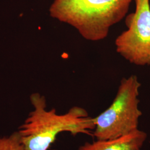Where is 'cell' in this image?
I'll return each instance as SVG.
<instances>
[{"mask_svg": "<svg viewBox=\"0 0 150 150\" xmlns=\"http://www.w3.org/2000/svg\"><path fill=\"white\" fill-rule=\"evenodd\" d=\"M30 100L33 110L18 131L26 150H48L57 135L63 132L73 136L92 135L95 120L85 108L74 106L67 112L59 115L54 108L46 110L45 97L40 94H32Z\"/></svg>", "mask_w": 150, "mask_h": 150, "instance_id": "6da1fadb", "label": "cell"}, {"mask_svg": "<svg viewBox=\"0 0 150 150\" xmlns=\"http://www.w3.org/2000/svg\"><path fill=\"white\" fill-rule=\"evenodd\" d=\"M133 0H54L50 16L74 27L87 41L107 38L111 27L124 19Z\"/></svg>", "mask_w": 150, "mask_h": 150, "instance_id": "7a4b0ae2", "label": "cell"}, {"mask_svg": "<svg viewBox=\"0 0 150 150\" xmlns=\"http://www.w3.org/2000/svg\"><path fill=\"white\" fill-rule=\"evenodd\" d=\"M140 87L136 75L121 80L111 105L94 118L93 136L97 140L117 138L139 129V120L142 115L139 108Z\"/></svg>", "mask_w": 150, "mask_h": 150, "instance_id": "3957f363", "label": "cell"}, {"mask_svg": "<svg viewBox=\"0 0 150 150\" xmlns=\"http://www.w3.org/2000/svg\"><path fill=\"white\" fill-rule=\"evenodd\" d=\"M136 9L126 16L127 30L115 40L116 52L137 66H150V0H134Z\"/></svg>", "mask_w": 150, "mask_h": 150, "instance_id": "277c9868", "label": "cell"}, {"mask_svg": "<svg viewBox=\"0 0 150 150\" xmlns=\"http://www.w3.org/2000/svg\"><path fill=\"white\" fill-rule=\"evenodd\" d=\"M147 134L139 129L129 134L112 139L86 142L77 150H140Z\"/></svg>", "mask_w": 150, "mask_h": 150, "instance_id": "5b68a950", "label": "cell"}, {"mask_svg": "<svg viewBox=\"0 0 150 150\" xmlns=\"http://www.w3.org/2000/svg\"><path fill=\"white\" fill-rule=\"evenodd\" d=\"M0 150H26L18 131L0 137Z\"/></svg>", "mask_w": 150, "mask_h": 150, "instance_id": "8992f818", "label": "cell"}]
</instances>
